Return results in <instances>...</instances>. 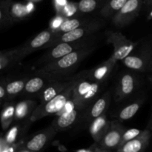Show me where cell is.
I'll return each instance as SVG.
<instances>
[{
  "label": "cell",
  "instance_id": "cell-1",
  "mask_svg": "<svg viewBox=\"0 0 152 152\" xmlns=\"http://www.w3.org/2000/svg\"><path fill=\"white\" fill-rule=\"evenodd\" d=\"M94 50L91 46L75 50L60 59L48 63L38 71L39 74L48 77H58L72 71L89 53Z\"/></svg>",
  "mask_w": 152,
  "mask_h": 152
},
{
  "label": "cell",
  "instance_id": "cell-2",
  "mask_svg": "<svg viewBox=\"0 0 152 152\" xmlns=\"http://www.w3.org/2000/svg\"><path fill=\"white\" fill-rule=\"evenodd\" d=\"M79 78H75L74 81L56 97L47 103L42 105H38L37 108H34L30 116V120L31 122H35L47 116L62 112L65 108V105H67L68 102L72 99L73 90Z\"/></svg>",
  "mask_w": 152,
  "mask_h": 152
},
{
  "label": "cell",
  "instance_id": "cell-3",
  "mask_svg": "<svg viewBox=\"0 0 152 152\" xmlns=\"http://www.w3.org/2000/svg\"><path fill=\"white\" fill-rule=\"evenodd\" d=\"M99 87V83L94 80L79 78L71 99L75 108L80 111L87 106L97 95Z\"/></svg>",
  "mask_w": 152,
  "mask_h": 152
},
{
  "label": "cell",
  "instance_id": "cell-4",
  "mask_svg": "<svg viewBox=\"0 0 152 152\" xmlns=\"http://www.w3.org/2000/svg\"><path fill=\"white\" fill-rule=\"evenodd\" d=\"M107 42L114 47V53L111 57L117 62L123 60L131 54L136 44L128 39L120 32L110 31L107 34Z\"/></svg>",
  "mask_w": 152,
  "mask_h": 152
},
{
  "label": "cell",
  "instance_id": "cell-5",
  "mask_svg": "<svg viewBox=\"0 0 152 152\" xmlns=\"http://www.w3.org/2000/svg\"><path fill=\"white\" fill-rule=\"evenodd\" d=\"M53 35L54 34H53L52 31L45 30L37 34L31 41L26 43L23 47L15 49L16 50H15L14 62L21 60L27 55L33 53L44 46H46L50 42H52L53 40V37H54Z\"/></svg>",
  "mask_w": 152,
  "mask_h": 152
},
{
  "label": "cell",
  "instance_id": "cell-6",
  "mask_svg": "<svg viewBox=\"0 0 152 152\" xmlns=\"http://www.w3.org/2000/svg\"><path fill=\"white\" fill-rule=\"evenodd\" d=\"M143 0H128L121 10L112 18V23L117 27L129 25L138 16Z\"/></svg>",
  "mask_w": 152,
  "mask_h": 152
},
{
  "label": "cell",
  "instance_id": "cell-7",
  "mask_svg": "<svg viewBox=\"0 0 152 152\" xmlns=\"http://www.w3.org/2000/svg\"><path fill=\"white\" fill-rule=\"evenodd\" d=\"M88 45L83 40L74 42H61L56 45L50 51L48 52L41 59L42 62L50 63L60 59L75 50L87 47Z\"/></svg>",
  "mask_w": 152,
  "mask_h": 152
},
{
  "label": "cell",
  "instance_id": "cell-8",
  "mask_svg": "<svg viewBox=\"0 0 152 152\" xmlns=\"http://www.w3.org/2000/svg\"><path fill=\"white\" fill-rule=\"evenodd\" d=\"M125 132L126 129L123 126L117 122H111L108 130L98 142L99 147L108 151L116 148H118Z\"/></svg>",
  "mask_w": 152,
  "mask_h": 152
},
{
  "label": "cell",
  "instance_id": "cell-9",
  "mask_svg": "<svg viewBox=\"0 0 152 152\" xmlns=\"http://www.w3.org/2000/svg\"><path fill=\"white\" fill-rule=\"evenodd\" d=\"M99 27L100 24L99 22L86 24L74 31L61 34L59 37L54 39L50 45H57L61 42H74L81 41L82 39L85 38L86 36L90 35L96 30H97Z\"/></svg>",
  "mask_w": 152,
  "mask_h": 152
},
{
  "label": "cell",
  "instance_id": "cell-10",
  "mask_svg": "<svg viewBox=\"0 0 152 152\" xmlns=\"http://www.w3.org/2000/svg\"><path fill=\"white\" fill-rule=\"evenodd\" d=\"M123 65L131 70L145 71L151 70L152 66V51L147 50L140 55H129L122 60Z\"/></svg>",
  "mask_w": 152,
  "mask_h": 152
},
{
  "label": "cell",
  "instance_id": "cell-11",
  "mask_svg": "<svg viewBox=\"0 0 152 152\" xmlns=\"http://www.w3.org/2000/svg\"><path fill=\"white\" fill-rule=\"evenodd\" d=\"M56 133L57 131L51 126L48 130L39 132L32 137L27 141L24 148L32 152L40 151L48 145Z\"/></svg>",
  "mask_w": 152,
  "mask_h": 152
},
{
  "label": "cell",
  "instance_id": "cell-12",
  "mask_svg": "<svg viewBox=\"0 0 152 152\" xmlns=\"http://www.w3.org/2000/svg\"><path fill=\"white\" fill-rule=\"evenodd\" d=\"M74 80L75 78L68 80H67L65 81H58L49 83L39 93V97L40 103L39 105H44L56 97L57 95H59L65 89H66L74 81Z\"/></svg>",
  "mask_w": 152,
  "mask_h": 152
},
{
  "label": "cell",
  "instance_id": "cell-13",
  "mask_svg": "<svg viewBox=\"0 0 152 152\" xmlns=\"http://www.w3.org/2000/svg\"><path fill=\"white\" fill-rule=\"evenodd\" d=\"M137 80L133 74L125 73L120 77L116 88L115 97L117 101H121L130 96L136 89Z\"/></svg>",
  "mask_w": 152,
  "mask_h": 152
},
{
  "label": "cell",
  "instance_id": "cell-14",
  "mask_svg": "<svg viewBox=\"0 0 152 152\" xmlns=\"http://www.w3.org/2000/svg\"><path fill=\"white\" fill-rule=\"evenodd\" d=\"M151 133L148 129L142 131L138 137L129 141L119 147L117 152H144L149 145Z\"/></svg>",
  "mask_w": 152,
  "mask_h": 152
},
{
  "label": "cell",
  "instance_id": "cell-15",
  "mask_svg": "<svg viewBox=\"0 0 152 152\" xmlns=\"http://www.w3.org/2000/svg\"><path fill=\"white\" fill-rule=\"evenodd\" d=\"M79 114V110L75 107L65 108L62 112L59 114L58 118L55 120L52 126L56 131L65 130L71 127L77 120Z\"/></svg>",
  "mask_w": 152,
  "mask_h": 152
},
{
  "label": "cell",
  "instance_id": "cell-16",
  "mask_svg": "<svg viewBox=\"0 0 152 152\" xmlns=\"http://www.w3.org/2000/svg\"><path fill=\"white\" fill-rule=\"evenodd\" d=\"M117 61L114 60L112 57H110L105 62H102V64L96 67L93 71H92V79L97 83H101L105 80L107 77L111 74V71L114 67L115 66Z\"/></svg>",
  "mask_w": 152,
  "mask_h": 152
},
{
  "label": "cell",
  "instance_id": "cell-17",
  "mask_svg": "<svg viewBox=\"0 0 152 152\" xmlns=\"http://www.w3.org/2000/svg\"><path fill=\"white\" fill-rule=\"evenodd\" d=\"M111 123L107 121L105 116L102 115L93 120L91 126V134L96 142H99L108 130Z\"/></svg>",
  "mask_w": 152,
  "mask_h": 152
},
{
  "label": "cell",
  "instance_id": "cell-18",
  "mask_svg": "<svg viewBox=\"0 0 152 152\" xmlns=\"http://www.w3.org/2000/svg\"><path fill=\"white\" fill-rule=\"evenodd\" d=\"M128 0H109L105 3L100 11V14L103 17H114L127 2Z\"/></svg>",
  "mask_w": 152,
  "mask_h": 152
},
{
  "label": "cell",
  "instance_id": "cell-19",
  "mask_svg": "<svg viewBox=\"0 0 152 152\" xmlns=\"http://www.w3.org/2000/svg\"><path fill=\"white\" fill-rule=\"evenodd\" d=\"M109 98L107 95L98 99L92 105L90 111V117L93 120L103 115L108 105Z\"/></svg>",
  "mask_w": 152,
  "mask_h": 152
},
{
  "label": "cell",
  "instance_id": "cell-20",
  "mask_svg": "<svg viewBox=\"0 0 152 152\" xmlns=\"http://www.w3.org/2000/svg\"><path fill=\"white\" fill-rule=\"evenodd\" d=\"M45 84V82L42 77H34L26 81L24 91L30 94L37 93L44 88Z\"/></svg>",
  "mask_w": 152,
  "mask_h": 152
},
{
  "label": "cell",
  "instance_id": "cell-21",
  "mask_svg": "<svg viewBox=\"0 0 152 152\" xmlns=\"http://www.w3.org/2000/svg\"><path fill=\"white\" fill-rule=\"evenodd\" d=\"M140 105V102H134L123 108L119 113V120H121V121H125V120H128L132 118L139 111Z\"/></svg>",
  "mask_w": 152,
  "mask_h": 152
},
{
  "label": "cell",
  "instance_id": "cell-22",
  "mask_svg": "<svg viewBox=\"0 0 152 152\" xmlns=\"http://www.w3.org/2000/svg\"><path fill=\"white\" fill-rule=\"evenodd\" d=\"M9 14H10V19H14L17 20V19H23L28 13L27 12L25 4H22L21 3H14L10 5Z\"/></svg>",
  "mask_w": 152,
  "mask_h": 152
},
{
  "label": "cell",
  "instance_id": "cell-23",
  "mask_svg": "<svg viewBox=\"0 0 152 152\" xmlns=\"http://www.w3.org/2000/svg\"><path fill=\"white\" fill-rule=\"evenodd\" d=\"M34 103L31 101H23L21 102L16 105V110H15V117L16 119H22L26 117L30 111H31L32 108H34Z\"/></svg>",
  "mask_w": 152,
  "mask_h": 152
},
{
  "label": "cell",
  "instance_id": "cell-24",
  "mask_svg": "<svg viewBox=\"0 0 152 152\" xmlns=\"http://www.w3.org/2000/svg\"><path fill=\"white\" fill-rule=\"evenodd\" d=\"M25 83L26 81L23 80H17L10 82L5 86L6 92L10 96H14V95L18 94L21 91H24Z\"/></svg>",
  "mask_w": 152,
  "mask_h": 152
},
{
  "label": "cell",
  "instance_id": "cell-25",
  "mask_svg": "<svg viewBox=\"0 0 152 152\" xmlns=\"http://www.w3.org/2000/svg\"><path fill=\"white\" fill-rule=\"evenodd\" d=\"M82 26V23L80 22V19H65L63 22V23L59 27V31L60 32H62L63 34L65 33L70 32L71 31L77 29V28H80Z\"/></svg>",
  "mask_w": 152,
  "mask_h": 152
},
{
  "label": "cell",
  "instance_id": "cell-26",
  "mask_svg": "<svg viewBox=\"0 0 152 152\" xmlns=\"http://www.w3.org/2000/svg\"><path fill=\"white\" fill-rule=\"evenodd\" d=\"M15 110L16 108H14L13 105H9L3 110L1 115V121L3 129L7 128V126H9L11 123L13 116H15Z\"/></svg>",
  "mask_w": 152,
  "mask_h": 152
},
{
  "label": "cell",
  "instance_id": "cell-27",
  "mask_svg": "<svg viewBox=\"0 0 152 152\" xmlns=\"http://www.w3.org/2000/svg\"><path fill=\"white\" fill-rule=\"evenodd\" d=\"M15 49L10 51L1 52L0 54V69L3 71L9 65L14 62L15 59Z\"/></svg>",
  "mask_w": 152,
  "mask_h": 152
},
{
  "label": "cell",
  "instance_id": "cell-28",
  "mask_svg": "<svg viewBox=\"0 0 152 152\" xmlns=\"http://www.w3.org/2000/svg\"><path fill=\"white\" fill-rule=\"evenodd\" d=\"M78 10L81 13H91L96 9L97 6L96 0H80L77 4Z\"/></svg>",
  "mask_w": 152,
  "mask_h": 152
},
{
  "label": "cell",
  "instance_id": "cell-29",
  "mask_svg": "<svg viewBox=\"0 0 152 152\" xmlns=\"http://www.w3.org/2000/svg\"><path fill=\"white\" fill-rule=\"evenodd\" d=\"M142 133V132H141L140 130H139L137 129H128V130H126V132L123 134L121 142H120V145L119 147H120L123 144L126 143V142H129V141L132 140L138 137Z\"/></svg>",
  "mask_w": 152,
  "mask_h": 152
},
{
  "label": "cell",
  "instance_id": "cell-30",
  "mask_svg": "<svg viewBox=\"0 0 152 152\" xmlns=\"http://www.w3.org/2000/svg\"><path fill=\"white\" fill-rule=\"evenodd\" d=\"M77 9H78V6L77 4H74V3H68L65 7L62 8L61 10L60 13L62 16H65V17H68L77 12Z\"/></svg>",
  "mask_w": 152,
  "mask_h": 152
},
{
  "label": "cell",
  "instance_id": "cell-31",
  "mask_svg": "<svg viewBox=\"0 0 152 152\" xmlns=\"http://www.w3.org/2000/svg\"><path fill=\"white\" fill-rule=\"evenodd\" d=\"M18 131H19L18 126H13L5 135L4 140L8 145H13V143L16 142V140L18 136Z\"/></svg>",
  "mask_w": 152,
  "mask_h": 152
},
{
  "label": "cell",
  "instance_id": "cell-32",
  "mask_svg": "<svg viewBox=\"0 0 152 152\" xmlns=\"http://www.w3.org/2000/svg\"><path fill=\"white\" fill-rule=\"evenodd\" d=\"M16 146L14 145H8L5 142L4 138L1 139V145H0V152H15Z\"/></svg>",
  "mask_w": 152,
  "mask_h": 152
},
{
  "label": "cell",
  "instance_id": "cell-33",
  "mask_svg": "<svg viewBox=\"0 0 152 152\" xmlns=\"http://www.w3.org/2000/svg\"><path fill=\"white\" fill-rule=\"evenodd\" d=\"M64 18L62 16H57L52 20L51 23H50V26L53 29H57L59 28L62 23L64 22Z\"/></svg>",
  "mask_w": 152,
  "mask_h": 152
},
{
  "label": "cell",
  "instance_id": "cell-34",
  "mask_svg": "<svg viewBox=\"0 0 152 152\" xmlns=\"http://www.w3.org/2000/svg\"><path fill=\"white\" fill-rule=\"evenodd\" d=\"M68 1L67 0H54V4L56 6V8L59 10V13L61 12V10H62L64 7L68 4Z\"/></svg>",
  "mask_w": 152,
  "mask_h": 152
},
{
  "label": "cell",
  "instance_id": "cell-35",
  "mask_svg": "<svg viewBox=\"0 0 152 152\" xmlns=\"http://www.w3.org/2000/svg\"><path fill=\"white\" fill-rule=\"evenodd\" d=\"M25 7H26V10H27V12H28V13L29 14L30 13H31V12L34 10V3H33L32 1H30L28 3V4L25 5Z\"/></svg>",
  "mask_w": 152,
  "mask_h": 152
},
{
  "label": "cell",
  "instance_id": "cell-36",
  "mask_svg": "<svg viewBox=\"0 0 152 152\" xmlns=\"http://www.w3.org/2000/svg\"><path fill=\"white\" fill-rule=\"evenodd\" d=\"M6 89L5 88H4V86H0V98H1V100H3L4 96H6Z\"/></svg>",
  "mask_w": 152,
  "mask_h": 152
},
{
  "label": "cell",
  "instance_id": "cell-37",
  "mask_svg": "<svg viewBox=\"0 0 152 152\" xmlns=\"http://www.w3.org/2000/svg\"><path fill=\"white\" fill-rule=\"evenodd\" d=\"M94 149H92V148H88V149H79L77 150L76 152H94Z\"/></svg>",
  "mask_w": 152,
  "mask_h": 152
},
{
  "label": "cell",
  "instance_id": "cell-38",
  "mask_svg": "<svg viewBox=\"0 0 152 152\" xmlns=\"http://www.w3.org/2000/svg\"><path fill=\"white\" fill-rule=\"evenodd\" d=\"M94 152H110L108 150L102 149V148H100L99 147H96L94 149Z\"/></svg>",
  "mask_w": 152,
  "mask_h": 152
},
{
  "label": "cell",
  "instance_id": "cell-39",
  "mask_svg": "<svg viewBox=\"0 0 152 152\" xmlns=\"http://www.w3.org/2000/svg\"><path fill=\"white\" fill-rule=\"evenodd\" d=\"M143 2L148 7H152V0H143Z\"/></svg>",
  "mask_w": 152,
  "mask_h": 152
},
{
  "label": "cell",
  "instance_id": "cell-40",
  "mask_svg": "<svg viewBox=\"0 0 152 152\" xmlns=\"http://www.w3.org/2000/svg\"><path fill=\"white\" fill-rule=\"evenodd\" d=\"M152 19V9L151 11H150V13H148V19Z\"/></svg>",
  "mask_w": 152,
  "mask_h": 152
},
{
  "label": "cell",
  "instance_id": "cell-41",
  "mask_svg": "<svg viewBox=\"0 0 152 152\" xmlns=\"http://www.w3.org/2000/svg\"><path fill=\"white\" fill-rule=\"evenodd\" d=\"M148 128H149V129H151V130H152V119L151 120V121H150V123H149V126H148Z\"/></svg>",
  "mask_w": 152,
  "mask_h": 152
},
{
  "label": "cell",
  "instance_id": "cell-42",
  "mask_svg": "<svg viewBox=\"0 0 152 152\" xmlns=\"http://www.w3.org/2000/svg\"><path fill=\"white\" fill-rule=\"evenodd\" d=\"M19 152H32V151H28V150L25 149V148H23V149H22V150H21V151H19Z\"/></svg>",
  "mask_w": 152,
  "mask_h": 152
},
{
  "label": "cell",
  "instance_id": "cell-43",
  "mask_svg": "<svg viewBox=\"0 0 152 152\" xmlns=\"http://www.w3.org/2000/svg\"><path fill=\"white\" fill-rule=\"evenodd\" d=\"M31 1H37V0H31Z\"/></svg>",
  "mask_w": 152,
  "mask_h": 152
},
{
  "label": "cell",
  "instance_id": "cell-44",
  "mask_svg": "<svg viewBox=\"0 0 152 152\" xmlns=\"http://www.w3.org/2000/svg\"><path fill=\"white\" fill-rule=\"evenodd\" d=\"M151 71H152V66H151ZM151 77H152V76H151Z\"/></svg>",
  "mask_w": 152,
  "mask_h": 152
}]
</instances>
